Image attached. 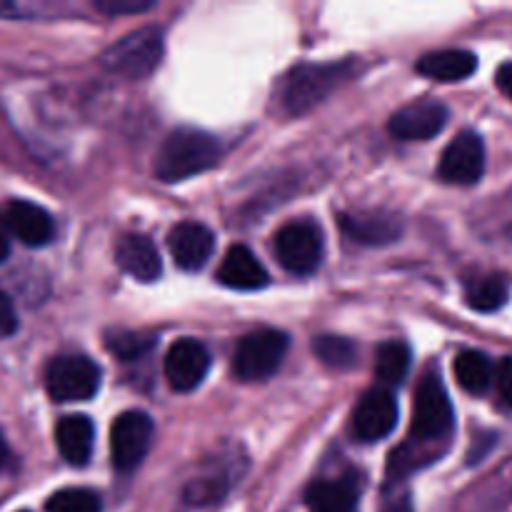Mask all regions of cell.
Here are the masks:
<instances>
[{"mask_svg":"<svg viewBox=\"0 0 512 512\" xmlns=\"http://www.w3.org/2000/svg\"><path fill=\"white\" fill-rule=\"evenodd\" d=\"M453 430L455 410L453 403H450L448 388H445L440 370L430 365L420 375V383L415 388L413 425H410L408 440L390 455V480H398L400 483L405 475L433 463L440 455L438 445L448 443L453 438Z\"/></svg>","mask_w":512,"mask_h":512,"instance_id":"1","label":"cell"},{"mask_svg":"<svg viewBox=\"0 0 512 512\" xmlns=\"http://www.w3.org/2000/svg\"><path fill=\"white\" fill-rule=\"evenodd\" d=\"M220 140L198 128H178L155 155V175L163 183H180L220 163Z\"/></svg>","mask_w":512,"mask_h":512,"instance_id":"2","label":"cell"},{"mask_svg":"<svg viewBox=\"0 0 512 512\" xmlns=\"http://www.w3.org/2000/svg\"><path fill=\"white\" fill-rule=\"evenodd\" d=\"M350 78V63H305L290 70L280 88V105L288 115H303L318 108Z\"/></svg>","mask_w":512,"mask_h":512,"instance_id":"3","label":"cell"},{"mask_svg":"<svg viewBox=\"0 0 512 512\" xmlns=\"http://www.w3.org/2000/svg\"><path fill=\"white\" fill-rule=\"evenodd\" d=\"M163 60V33L153 25L140 28L120 38L100 55V65L108 73L128 80L148 78Z\"/></svg>","mask_w":512,"mask_h":512,"instance_id":"4","label":"cell"},{"mask_svg":"<svg viewBox=\"0 0 512 512\" xmlns=\"http://www.w3.org/2000/svg\"><path fill=\"white\" fill-rule=\"evenodd\" d=\"M288 335L275 328H260L245 335L233 353V373L245 383L268 380L283 365Z\"/></svg>","mask_w":512,"mask_h":512,"instance_id":"5","label":"cell"},{"mask_svg":"<svg viewBox=\"0 0 512 512\" xmlns=\"http://www.w3.org/2000/svg\"><path fill=\"white\" fill-rule=\"evenodd\" d=\"M100 388V368L85 355H58L45 370V390L55 403H83Z\"/></svg>","mask_w":512,"mask_h":512,"instance_id":"6","label":"cell"},{"mask_svg":"<svg viewBox=\"0 0 512 512\" xmlns=\"http://www.w3.org/2000/svg\"><path fill=\"white\" fill-rule=\"evenodd\" d=\"M323 235L318 225L295 220L283 225L275 235V255L280 265L293 275H310L323 263Z\"/></svg>","mask_w":512,"mask_h":512,"instance_id":"7","label":"cell"},{"mask_svg":"<svg viewBox=\"0 0 512 512\" xmlns=\"http://www.w3.org/2000/svg\"><path fill=\"white\" fill-rule=\"evenodd\" d=\"M153 420L148 413L140 410H128L118 415L110 428V460L120 473H130L143 463L148 455L150 443H153Z\"/></svg>","mask_w":512,"mask_h":512,"instance_id":"8","label":"cell"},{"mask_svg":"<svg viewBox=\"0 0 512 512\" xmlns=\"http://www.w3.org/2000/svg\"><path fill=\"white\" fill-rule=\"evenodd\" d=\"M438 173L445 183L473 185L485 173V145L475 130H463L443 150Z\"/></svg>","mask_w":512,"mask_h":512,"instance_id":"9","label":"cell"},{"mask_svg":"<svg viewBox=\"0 0 512 512\" xmlns=\"http://www.w3.org/2000/svg\"><path fill=\"white\" fill-rule=\"evenodd\" d=\"M398 423V403L388 388H373L358 400L353 413V435L363 443L388 438Z\"/></svg>","mask_w":512,"mask_h":512,"instance_id":"10","label":"cell"},{"mask_svg":"<svg viewBox=\"0 0 512 512\" xmlns=\"http://www.w3.org/2000/svg\"><path fill=\"white\" fill-rule=\"evenodd\" d=\"M165 380L178 393H190L205 380L210 370V353L200 340L180 338L170 345L165 355Z\"/></svg>","mask_w":512,"mask_h":512,"instance_id":"11","label":"cell"},{"mask_svg":"<svg viewBox=\"0 0 512 512\" xmlns=\"http://www.w3.org/2000/svg\"><path fill=\"white\" fill-rule=\"evenodd\" d=\"M338 223L350 240L370 248L393 245L403 235V220L385 210H343Z\"/></svg>","mask_w":512,"mask_h":512,"instance_id":"12","label":"cell"},{"mask_svg":"<svg viewBox=\"0 0 512 512\" xmlns=\"http://www.w3.org/2000/svg\"><path fill=\"white\" fill-rule=\"evenodd\" d=\"M448 123V108L438 100H415V103L403 105L398 113L390 118L388 130L398 140H430L440 133Z\"/></svg>","mask_w":512,"mask_h":512,"instance_id":"13","label":"cell"},{"mask_svg":"<svg viewBox=\"0 0 512 512\" xmlns=\"http://www.w3.org/2000/svg\"><path fill=\"white\" fill-rule=\"evenodd\" d=\"M168 250L180 270L195 273V270L205 268V263H208L210 255H213L215 235L210 233L203 223L185 220V223H178L170 230Z\"/></svg>","mask_w":512,"mask_h":512,"instance_id":"14","label":"cell"},{"mask_svg":"<svg viewBox=\"0 0 512 512\" xmlns=\"http://www.w3.org/2000/svg\"><path fill=\"white\" fill-rule=\"evenodd\" d=\"M3 218L10 235H15L28 248H43L55 235V223L48 210L30 200H10Z\"/></svg>","mask_w":512,"mask_h":512,"instance_id":"15","label":"cell"},{"mask_svg":"<svg viewBox=\"0 0 512 512\" xmlns=\"http://www.w3.org/2000/svg\"><path fill=\"white\" fill-rule=\"evenodd\" d=\"M115 260L138 283H153L163 273V260H160L158 248L143 233L120 235L118 245H115Z\"/></svg>","mask_w":512,"mask_h":512,"instance_id":"16","label":"cell"},{"mask_svg":"<svg viewBox=\"0 0 512 512\" xmlns=\"http://www.w3.org/2000/svg\"><path fill=\"white\" fill-rule=\"evenodd\" d=\"M360 498L358 475H343L338 480H315L305 490V503L313 512H355Z\"/></svg>","mask_w":512,"mask_h":512,"instance_id":"17","label":"cell"},{"mask_svg":"<svg viewBox=\"0 0 512 512\" xmlns=\"http://www.w3.org/2000/svg\"><path fill=\"white\" fill-rule=\"evenodd\" d=\"M218 280L233 290H260L268 285V273L245 245H233L220 263Z\"/></svg>","mask_w":512,"mask_h":512,"instance_id":"18","label":"cell"},{"mask_svg":"<svg viewBox=\"0 0 512 512\" xmlns=\"http://www.w3.org/2000/svg\"><path fill=\"white\" fill-rule=\"evenodd\" d=\"M475 70H478V58L463 48L433 50L418 60V73L438 83H458L470 78Z\"/></svg>","mask_w":512,"mask_h":512,"instance_id":"19","label":"cell"},{"mask_svg":"<svg viewBox=\"0 0 512 512\" xmlns=\"http://www.w3.org/2000/svg\"><path fill=\"white\" fill-rule=\"evenodd\" d=\"M93 440H95V428L90 423V418L85 415H68V418L60 420L55 425V445H58V453L63 455L65 463L85 465L93 455Z\"/></svg>","mask_w":512,"mask_h":512,"instance_id":"20","label":"cell"},{"mask_svg":"<svg viewBox=\"0 0 512 512\" xmlns=\"http://www.w3.org/2000/svg\"><path fill=\"white\" fill-rule=\"evenodd\" d=\"M510 298V280L503 273H483L475 275L465 283V300L473 310L480 313H493L503 308Z\"/></svg>","mask_w":512,"mask_h":512,"instance_id":"21","label":"cell"},{"mask_svg":"<svg viewBox=\"0 0 512 512\" xmlns=\"http://www.w3.org/2000/svg\"><path fill=\"white\" fill-rule=\"evenodd\" d=\"M453 370L460 388L470 395L488 393L490 385L495 383L493 363H490L488 355L480 353V350H463V353H458Z\"/></svg>","mask_w":512,"mask_h":512,"instance_id":"22","label":"cell"},{"mask_svg":"<svg viewBox=\"0 0 512 512\" xmlns=\"http://www.w3.org/2000/svg\"><path fill=\"white\" fill-rule=\"evenodd\" d=\"M410 360H413V353L405 343L400 340H388L378 348L375 353V375L383 385L393 388V385H400L405 380L410 370Z\"/></svg>","mask_w":512,"mask_h":512,"instance_id":"23","label":"cell"},{"mask_svg":"<svg viewBox=\"0 0 512 512\" xmlns=\"http://www.w3.org/2000/svg\"><path fill=\"white\" fill-rule=\"evenodd\" d=\"M313 353L330 370H350L358 363V345L343 335H320L313 340Z\"/></svg>","mask_w":512,"mask_h":512,"instance_id":"24","label":"cell"},{"mask_svg":"<svg viewBox=\"0 0 512 512\" xmlns=\"http://www.w3.org/2000/svg\"><path fill=\"white\" fill-rule=\"evenodd\" d=\"M105 345L110 353L120 360H138L148 353L155 345L153 333H143V330H110L105 335Z\"/></svg>","mask_w":512,"mask_h":512,"instance_id":"25","label":"cell"},{"mask_svg":"<svg viewBox=\"0 0 512 512\" xmlns=\"http://www.w3.org/2000/svg\"><path fill=\"white\" fill-rule=\"evenodd\" d=\"M45 512H103V500L95 490L65 488L50 495Z\"/></svg>","mask_w":512,"mask_h":512,"instance_id":"26","label":"cell"},{"mask_svg":"<svg viewBox=\"0 0 512 512\" xmlns=\"http://www.w3.org/2000/svg\"><path fill=\"white\" fill-rule=\"evenodd\" d=\"M95 8L105 15H135L155 8L153 0H95Z\"/></svg>","mask_w":512,"mask_h":512,"instance_id":"27","label":"cell"},{"mask_svg":"<svg viewBox=\"0 0 512 512\" xmlns=\"http://www.w3.org/2000/svg\"><path fill=\"white\" fill-rule=\"evenodd\" d=\"M185 498H188L190 505L213 503V500L220 498L218 480H195V483H190L188 490H185Z\"/></svg>","mask_w":512,"mask_h":512,"instance_id":"28","label":"cell"},{"mask_svg":"<svg viewBox=\"0 0 512 512\" xmlns=\"http://www.w3.org/2000/svg\"><path fill=\"white\" fill-rule=\"evenodd\" d=\"M495 385H498V395L508 408H512V358L500 360L495 368Z\"/></svg>","mask_w":512,"mask_h":512,"instance_id":"29","label":"cell"},{"mask_svg":"<svg viewBox=\"0 0 512 512\" xmlns=\"http://www.w3.org/2000/svg\"><path fill=\"white\" fill-rule=\"evenodd\" d=\"M18 330V313L13 308V300L0 290V338H8Z\"/></svg>","mask_w":512,"mask_h":512,"instance_id":"30","label":"cell"},{"mask_svg":"<svg viewBox=\"0 0 512 512\" xmlns=\"http://www.w3.org/2000/svg\"><path fill=\"white\" fill-rule=\"evenodd\" d=\"M383 512H413L410 510V495L408 493L388 495L383 503Z\"/></svg>","mask_w":512,"mask_h":512,"instance_id":"31","label":"cell"},{"mask_svg":"<svg viewBox=\"0 0 512 512\" xmlns=\"http://www.w3.org/2000/svg\"><path fill=\"white\" fill-rule=\"evenodd\" d=\"M495 83H498V88L512 100V63L500 65L498 75H495Z\"/></svg>","mask_w":512,"mask_h":512,"instance_id":"32","label":"cell"},{"mask_svg":"<svg viewBox=\"0 0 512 512\" xmlns=\"http://www.w3.org/2000/svg\"><path fill=\"white\" fill-rule=\"evenodd\" d=\"M8 255H10V230H8V223H5V218L0 215V263H3Z\"/></svg>","mask_w":512,"mask_h":512,"instance_id":"33","label":"cell"},{"mask_svg":"<svg viewBox=\"0 0 512 512\" xmlns=\"http://www.w3.org/2000/svg\"><path fill=\"white\" fill-rule=\"evenodd\" d=\"M5 460H8V445H5V438L0 435V470H3Z\"/></svg>","mask_w":512,"mask_h":512,"instance_id":"34","label":"cell"}]
</instances>
